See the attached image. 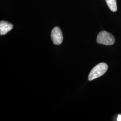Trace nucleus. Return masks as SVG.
<instances>
[{
    "label": "nucleus",
    "mask_w": 121,
    "mask_h": 121,
    "mask_svg": "<svg viewBox=\"0 0 121 121\" xmlns=\"http://www.w3.org/2000/svg\"><path fill=\"white\" fill-rule=\"evenodd\" d=\"M51 38L53 43L55 45H59L63 41V35L60 28L57 26L55 27L51 31Z\"/></svg>",
    "instance_id": "obj_3"
},
{
    "label": "nucleus",
    "mask_w": 121,
    "mask_h": 121,
    "mask_svg": "<svg viewBox=\"0 0 121 121\" xmlns=\"http://www.w3.org/2000/svg\"><path fill=\"white\" fill-rule=\"evenodd\" d=\"M108 8L112 11L116 12L117 10V1L116 0H105Z\"/></svg>",
    "instance_id": "obj_5"
},
{
    "label": "nucleus",
    "mask_w": 121,
    "mask_h": 121,
    "mask_svg": "<svg viewBox=\"0 0 121 121\" xmlns=\"http://www.w3.org/2000/svg\"><path fill=\"white\" fill-rule=\"evenodd\" d=\"M108 68V65L105 63H100L91 70L88 75V80L91 81L99 78L106 73Z\"/></svg>",
    "instance_id": "obj_1"
},
{
    "label": "nucleus",
    "mask_w": 121,
    "mask_h": 121,
    "mask_svg": "<svg viewBox=\"0 0 121 121\" xmlns=\"http://www.w3.org/2000/svg\"><path fill=\"white\" fill-rule=\"evenodd\" d=\"M13 28V25L10 23L1 21L0 22V35H1L6 34Z\"/></svg>",
    "instance_id": "obj_4"
},
{
    "label": "nucleus",
    "mask_w": 121,
    "mask_h": 121,
    "mask_svg": "<svg viewBox=\"0 0 121 121\" xmlns=\"http://www.w3.org/2000/svg\"><path fill=\"white\" fill-rule=\"evenodd\" d=\"M115 38L111 34L107 31L103 30L97 35V43L106 45H111L115 43Z\"/></svg>",
    "instance_id": "obj_2"
},
{
    "label": "nucleus",
    "mask_w": 121,
    "mask_h": 121,
    "mask_svg": "<svg viewBox=\"0 0 121 121\" xmlns=\"http://www.w3.org/2000/svg\"><path fill=\"white\" fill-rule=\"evenodd\" d=\"M117 121H121V115H119L117 117Z\"/></svg>",
    "instance_id": "obj_6"
}]
</instances>
